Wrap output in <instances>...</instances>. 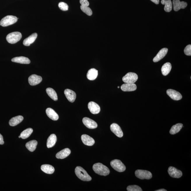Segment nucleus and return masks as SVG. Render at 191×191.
I'll return each mask as SVG.
<instances>
[{"instance_id":"f257e3e1","label":"nucleus","mask_w":191,"mask_h":191,"mask_svg":"<svg viewBox=\"0 0 191 191\" xmlns=\"http://www.w3.org/2000/svg\"><path fill=\"white\" fill-rule=\"evenodd\" d=\"M92 168L96 174L101 176H107L110 172L108 168L100 163L94 164Z\"/></svg>"},{"instance_id":"f03ea898","label":"nucleus","mask_w":191,"mask_h":191,"mask_svg":"<svg viewBox=\"0 0 191 191\" xmlns=\"http://www.w3.org/2000/svg\"><path fill=\"white\" fill-rule=\"evenodd\" d=\"M75 172L77 177L84 181H90L92 179L90 176L82 167H76L75 170Z\"/></svg>"},{"instance_id":"7ed1b4c3","label":"nucleus","mask_w":191,"mask_h":191,"mask_svg":"<svg viewBox=\"0 0 191 191\" xmlns=\"http://www.w3.org/2000/svg\"><path fill=\"white\" fill-rule=\"evenodd\" d=\"M22 34L18 31L10 33L6 37L8 42L11 44H15L20 40L22 38Z\"/></svg>"},{"instance_id":"20e7f679","label":"nucleus","mask_w":191,"mask_h":191,"mask_svg":"<svg viewBox=\"0 0 191 191\" xmlns=\"http://www.w3.org/2000/svg\"><path fill=\"white\" fill-rule=\"evenodd\" d=\"M18 18L13 15H8L1 19L0 22V25L3 27L8 26L17 22Z\"/></svg>"},{"instance_id":"39448f33","label":"nucleus","mask_w":191,"mask_h":191,"mask_svg":"<svg viewBox=\"0 0 191 191\" xmlns=\"http://www.w3.org/2000/svg\"><path fill=\"white\" fill-rule=\"evenodd\" d=\"M111 165L115 170L119 172H124L126 170V167L120 160L115 159L111 162Z\"/></svg>"},{"instance_id":"423d86ee","label":"nucleus","mask_w":191,"mask_h":191,"mask_svg":"<svg viewBox=\"0 0 191 191\" xmlns=\"http://www.w3.org/2000/svg\"><path fill=\"white\" fill-rule=\"evenodd\" d=\"M138 76L135 73L129 72L122 78V81L125 83H134L137 80Z\"/></svg>"},{"instance_id":"0eeeda50","label":"nucleus","mask_w":191,"mask_h":191,"mask_svg":"<svg viewBox=\"0 0 191 191\" xmlns=\"http://www.w3.org/2000/svg\"><path fill=\"white\" fill-rule=\"evenodd\" d=\"M135 174L136 177L141 179H149L152 177V173L147 170H137L136 171Z\"/></svg>"},{"instance_id":"6e6552de","label":"nucleus","mask_w":191,"mask_h":191,"mask_svg":"<svg viewBox=\"0 0 191 191\" xmlns=\"http://www.w3.org/2000/svg\"><path fill=\"white\" fill-rule=\"evenodd\" d=\"M168 172L171 177L174 178H179L182 176L181 171L178 170L176 168L170 167L169 168Z\"/></svg>"},{"instance_id":"1a4fd4ad","label":"nucleus","mask_w":191,"mask_h":191,"mask_svg":"<svg viewBox=\"0 0 191 191\" xmlns=\"http://www.w3.org/2000/svg\"><path fill=\"white\" fill-rule=\"evenodd\" d=\"M167 94L171 99L174 100L178 101L182 99V96L180 93L173 89H168L167 91Z\"/></svg>"},{"instance_id":"9d476101","label":"nucleus","mask_w":191,"mask_h":191,"mask_svg":"<svg viewBox=\"0 0 191 191\" xmlns=\"http://www.w3.org/2000/svg\"><path fill=\"white\" fill-rule=\"evenodd\" d=\"M174 9V11H177L180 9H184L186 8L187 3L185 1H181L180 0H173V1Z\"/></svg>"},{"instance_id":"9b49d317","label":"nucleus","mask_w":191,"mask_h":191,"mask_svg":"<svg viewBox=\"0 0 191 191\" xmlns=\"http://www.w3.org/2000/svg\"><path fill=\"white\" fill-rule=\"evenodd\" d=\"M111 130L116 136L119 138L123 136L122 129L120 126L117 124L113 123L110 126Z\"/></svg>"},{"instance_id":"f8f14e48","label":"nucleus","mask_w":191,"mask_h":191,"mask_svg":"<svg viewBox=\"0 0 191 191\" xmlns=\"http://www.w3.org/2000/svg\"><path fill=\"white\" fill-rule=\"evenodd\" d=\"M83 122L86 127L90 129H96L97 127V123L88 118H83Z\"/></svg>"},{"instance_id":"ddd939ff","label":"nucleus","mask_w":191,"mask_h":191,"mask_svg":"<svg viewBox=\"0 0 191 191\" xmlns=\"http://www.w3.org/2000/svg\"><path fill=\"white\" fill-rule=\"evenodd\" d=\"M88 108L91 113L94 114L99 113L101 109L99 106L95 102H90L88 104Z\"/></svg>"},{"instance_id":"4468645a","label":"nucleus","mask_w":191,"mask_h":191,"mask_svg":"<svg viewBox=\"0 0 191 191\" xmlns=\"http://www.w3.org/2000/svg\"><path fill=\"white\" fill-rule=\"evenodd\" d=\"M42 78L41 76L33 74L29 76V82L30 85L31 86L37 85L41 82Z\"/></svg>"},{"instance_id":"2eb2a0df","label":"nucleus","mask_w":191,"mask_h":191,"mask_svg":"<svg viewBox=\"0 0 191 191\" xmlns=\"http://www.w3.org/2000/svg\"><path fill=\"white\" fill-rule=\"evenodd\" d=\"M64 94L68 100L70 102H74L76 98L75 92L71 90L66 89L64 91Z\"/></svg>"},{"instance_id":"dca6fc26","label":"nucleus","mask_w":191,"mask_h":191,"mask_svg":"<svg viewBox=\"0 0 191 191\" xmlns=\"http://www.w3.org/2000/svg\"><path fill=\"white\" fill-rule=\"evenodd\" d=\"M168 49L167 48H164L161 50L157 53V55L154 58L153 61L154 62H157L162 59L167 54Z\"/></svg>"},{"instance_id":"f3484780","label":"nucleus","mask_w":191,"mask_h":191,"mask_svg":"<svg viewBox=\"0 0 191 191\" xmlns=\"http://www.w3.org/2000/svg\"><path fill=\"white\" fill-rule=\"evenodd\" d=\"M81 139L83 142L86 145L92 146L95 143L94 139L87 134H83L81 136Z\"/></svg>"},{"instance_id":"a211bd4d","label":"nucleus","mask_w":191,"mask_h":191,"mask_svg":"<svg viewBox=\"0 0 191 191\" xmlns=\"http://www.w3.org/2000/svg\"><path fill=\"white\" fill-rule=\"evenodd\" d=\"M121 89L125 92L134 91L137 89V86L134 83H125L121 86Z\"/></svg>"},{"instance_id":"6ab92c4d","label":"nucleus","mask_w":191,"mask_h":191,"mask_svg":"<svg viewBox=\"0 0 191 191\" xmlns=\"http://www.w3.org/2000/svg\"><path fill=\"white\" fill-rule=\"evenodd\" d=\"M71 153L70 149L69 148H65L57 153L56 157L58 159H64L68 157Z\"/></svg>"},{"instance_id":"aec40b11","label":"nucleus","mask_w":191,"mask_h":191,"mask_svg":"<svg viewBox=\"0 0 191 191\" xmlns=\"http://www.w3.org/2000/svg\"><path fill=\"white\" fill-rule=\"evenodd\" d=\"M37 36L38 34L36 33L31 34L29 37L26 38L24 40L23 42V44L26 46H30L31 44L34 43L35 41L36 38H37Z\"/></svg>"},{"instance_id":"412c9836","label":"nucleus","mask_w":191,"mask_h":191,"mask_svg":"<svg viewBox=\"0 0 191 191\" xmlns=\"http://www.w3.org/2000/svg\"><path fill=\"white\" fill-rule=\"evenodd\" d=\"M46 112L48 117L53 120H57L59 118V116L57 113L51 108H48L46 109Z\"/></svg>"},{"instance_id":"4be33fe9","label":"nucleus","mask_w":191,"mask_h":191,"mask_svg":"<svg viewBox=\"0 0 191 191\" xmlns=\"http://www.w3.org/2000/svg\"><path fill=\"white\" fill-rule=\"evenodd\" d=\"M11 61L21 64H29L31 63V61L29 58L24 56L14 57L11 59Z\"/></svg>"},{"instance_id":"5701e85b","label":"nucleus","mask_w":191,"mask_h":191,"mask_svg":"<svg viewBox=\"0 0 191 191\" xmlns=\"http://www.w3.org/2000/svg\"><path fill=\"white\" fill-rule=\"evenodd\" d=\"M24 119V117L22 116L19 115L13 118L10 120L9 124L10 126L14 127L21 123Z\"/></svg>"},{"instance_id":"b1692460","label":"nucleus","mask_w":191,"mask_h":191,"mask_svg":"<svg viewBox=\"0 0 191 191\" xmlns=\"http://www.w3.org/2000/svg\"><path fill=\"white\" fill-rule=\"evenodd\" d=\"M98 71L94 69H91L88 71L87 78L90 80H94L97 77Z\"/></svg>"},{"instance_id":"393cba45","label":"nucleus","mask_w":191,"mask_h":191,"mask_svg":"<svg viewBox=\"0 0 191 191\" xmlns=\"http://www.w3.org/2000/svg\"><path fill=\"white\" fill-rule=\"evenodd\" d=\"M57 141V137L55 134H52L48 138L47 142V147L48 148H52L55 145Z\"/></svg>"},{"instance_id":"a878e982","label":"nucleus","mask_w":191,"mask_h":191,"mask_svg":"<svg viewBox=\"0 0 191 191\" xmlns=\"http://www.w3.org/2000/svg\"><path fill=\"white\" fill-rule=\"evenodd\" d=\"M41 169L43 172L45 173L52 174L55 171V169L52 166L48 164H44L41 166Z\"/></svg>"},{"instance_id":"bb28decb","label":"nucleus","mask_w":191,"mask_h":191,"mask_svg":"<svg viewBox=\"0 0 191 191\" xmlns=\"http://www.w3.org/2000/svg\"><path fill=\"white\" fill-rule=\"evenodd\" d=\"M172 69L171 64L169 62H167L162 66V72L163 75L166 76L170 72Z\"/></svg>"},{"instance_id":"cd10ccee","label":"nucleus","mask_w":191,"mask_h":191,"mask_svg":"<svg viewBox=\"0 0 191 191\" xmlns=\"http://www.w3.org/2000/svg\"><path fill=\"white\" fill-rule=\"evenodd\" d=\"M161 3L163 5H165L164 9L167 12H170L172 10V3L171 0H162Z\"/></svg>"},{"instance_id":"c85d7f7f","label":"nucleus","mask_w":191,"mask_h":191,"mask_svg":"<svg viewBox=\"0 0 191 191\" xmlns=\"http://www.w3.org/2000/svg\"><path fill=\"white\" fill-rule=\"evenodd\" d=\"M38 144L37 141L36 140H32L26 143V147L28 150L31 152H33L36 150V146Z\"/></svg>"},{"instance_id":"c756f323","label":"nucleus","mask_w":191,"mask_h":191,"mask_svg":"<svg viewBox=\"0 0 191 191\" xmlns=\"http://www.w3.org/2000/svg\"><path fill=\"white\" fill-rule=\"evenodd\" d=\"M46 92L48 96L53 100L55 101L57 100L58 97L57 93L54 89L51 88H48L46 89Z\"/></svg>"},{"instance_id":"7c9ffc66","label":"nucleus","mask_w":191,"mask_h":191,"mask_svg":"<svg viewBox=\"0 0 191 191\" xmlns=\"http://www.w3.org/2000/svg\"><path fill=\"white\" fill-rule=\"evenodd\" d=\"M183 127V125L178 123L173 126L171 129L170 133L171 134H174L178 133Z\"/></svg>"},{"instance_id":"2f4dec72","label":"nucleus","mask_w":191,"mask_h":191,"mask_svg":"<svg viewBox=\"0 0 191 191\" xmlns=\"http://www.w3.org/2000/svg\"><path fill=\"white\" fill-rule=\"evenodd\" d=\"M33 132V129L29 128L22 132L20 136L21 139H25L29 138L32 133Z\"/></svg>"},{"instance_id":"473e14b6","label":"nucleus","mask_w":191,"mask_h":191,"mask_svg":"<svg viewBox=\"0 0 191 191\" xmlns=\"http://www.w3.org/2000/svg\"><path fill=\"white\" fill-rule=\"evenodd\" d=\"M80 9L83 12L88 16H91L92 14V10L88 6H81Z\"/></svg>"},{"instance_id":"72a5a7b5","label":"nucleus","mask_w":191,"mask_h":191,"mask_svg":"<svg viewBox=\"0 0 191 191\" xmlns=\"http://www.w3.org/2000/svg\"><path fill=\"white\" fill-rule=\"evenodd\" d=\"M128 191H142V189L140 187L137 185H129L127 188Z\"/></svg>"},{"instance_id":"f704fd0d","label":"nucleus","mask_w":191,"mask_h":191,"mask_svg":"<svg viewBox=\"0 0 191 191\" xmlns=\"http://www.w3.org/2000/svg\"><path fill=\"white\" fill-rule=\"evenodd\" d=\"M59 9L63 11H67L69 9V6L65 3L60 2L59 4Z\"/></svg>"},{"instance_id":"c9c22d12","label":"nucleus","mask_w":191,"mask_h":191,"mask_svg":"<svg viewBox=\"0 0 191 191\" xmlns=\"http://www.w3.org/2000/svg\"><path fill=\"white\" fill-rule=\"evenodd\" d=\"M184 52L186 55L190 56L191 55V45H188L184 49Z\"/></svg>"},{"instance_id":"e433bc0d","label":"nucleus","mask_w":191,"mask_h":191,"mask_svg":"<svg viewBox=\"0 0 191 191\" xmlns=\"http://www.w3.org/2000/svg\"><path fill=\"white\" fill-rule=\"evenodd\" d=\"M80 3L82 6H88L89 5V3L87 0H80Z\"/></svg>"},{"instance_id":"4c0bfd02","label":"nucleus","mask_w":191,"mask_h":191,"mask_svg":"<svg viewBox=\"0 0 191 191\" xmlns=\"http://www.w3.org/2000/svg\"><path fill=\"white\" fill-rule=\"evenodd\" d=\"M4 140H3V136L0 134V144L2 145V144H4Z\"/></svg>"},{"instance_id":"58836bf2","label":"nucleus","mask_w":191,"mask_h":191,"mask_svg":"<svg viewBox=\"0 0 191 191\" xmlns=\"http://www.w3.org/2000/svg\"><path fill=\"white\" fill-rule=\"evenodd\" d=\"M150 1L156 4H158L159 3V0H150Z\"/></svg>"},{"instance_id":"ea45409f","label":"nucleus","mask_w":191,"mask_h":191,"mask_svg":"<svg viewBox=\"0 0 191 191\" xmlns=\"http://www.w3.org/2000/svg\"><path fill=\"white\" fill-rule=\"evenodd\" d=\"M167 190H165V189H159V190H156V191H167Z\"/></svg>"},{"instance_id":"a19ab883","label":"nucleus","mask_w":191,"mask_h":191,"mask_svg":"<svg viewBox=\"0 0 191 191\" xmlns=\"http://www.w3.org/2000/svg\"><path fill=\"white\" fill-rule=\"evenodd\" d=\"M19 138H21V136H19Z\"/></svg>"},{"instance_id":"79ce46f5","label":"nucleus","mask_w":191,"mask_h":191,"mask_svg":"<svg viewBox=\"0 0 191 191\" xmlns=\"http://www.w3.org/2000/svg\"><path fill=\"white\" fill-rule=\"evenodd\" d=\"M118 88H120L119 86H118Z\"/></svg>"}]
</instances>
